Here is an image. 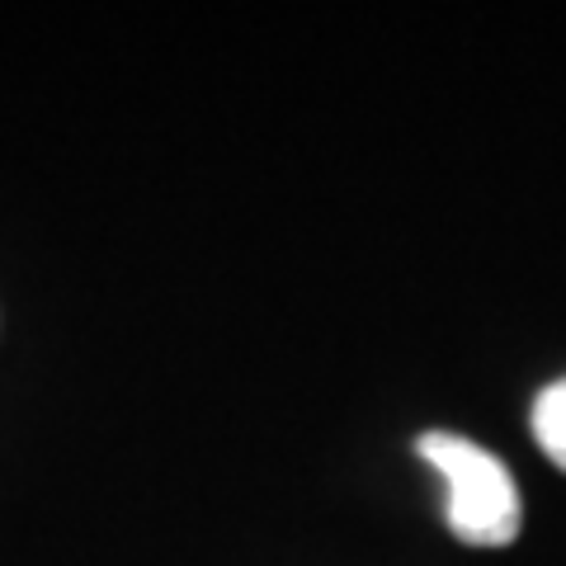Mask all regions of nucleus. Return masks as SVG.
Segmentation results:
<instances>
[{"label": "nucleus", "instance_id": "nucleus-2", "mask_svg": "<svg viewBox=\"0 0 566 566\" xmlns=\"http://www.w3.org/2000/svg\"><path fill=\"white\" fill-rule=\"evenodd\" d=\"M534 439L538 449L566 472V378L547 382L534 401Z\"/></svg>", "mask_w": 566, "mask_h": 566}, {"label": "nucleus", "instance_id": "nucleus-1", "mask_svg": "<svg viewBox=\"0 0 566 566\" xmlns=\"http://www.w3.org/2000/svg\"><path fill=\"white\" fill-rule=\"evenodd\" d=\"M420 458L444 482V520L472 547H505L520 534L524 505L515 491V476L482 444L463 434L430 430L420 439Z\"/></svg>", "mask_w": 566, "mask_h": 566}]
</instances>
